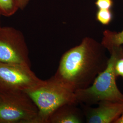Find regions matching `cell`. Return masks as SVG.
<instances>
[{"label":"cell","instance_id":"1","mask_svg":"<svg viewBox=\"0 0 123 123\" xmlns=\"http://www.w3.org/2000/svg\"><path fill=\"white\" fill-rule=\"evenodd\" d=\"M106 50L101 43L85 37L63 54L53 76L74 92L88 88L107 66Z\"/></svg>","mask_w":123,"mask_h":123},{"label":"cell","instance_id":"2","mask_svg":"<svg viewBox=\"0 0 123 123\" xmlns=\"http://www.w3.org/2000/svg\"><path fill=\"white\" fill-rule=\"evenodd\" d=\"M110 53V57L105 69L98 75L89 87L75 92L78 104L90 106L102 101L123 102V94L116 83L115 71L116 62L123 57V47L114 49Z\"/></svg>","mask_w":123,"mask_h":123},{"label":"cell","instance_id":"3","mask_svg":"<svg viewBox=\"0 0 123 123\" xmlns=\"http://www.w3.org/2000/svg\"><path fill=\"white\" fill-rule=\"evenodd\" d=\"M26 92L37 106L41 123H48L53 113L66 104H78L75 92L53 76Z\"/></svg>","mask_w":123,"mask_h":123},{"label":"cell","instance_id":"4","mask_svg":"<svg viewBox=\"0 0 123 123\" xmlns=\"http://www.w3.org/2000/svg\"><path fill=\"white\" fill-rule=\"evenodd\" d=\"M0 123H41L38 110L25 91L0 92Z\"/></svg>","mask_w":123,"mask_h":123},{"label":"cell","instance_id":"5","mask_svg":"<svg viewBox=\"0 0 123 123\" xmlns=\"http://www.w3.org/2000/svg\"><path fill=\"white\" fill-rule=\"evenodd\" d=\"M31 66L0 62V92L26 91L43 84Z\"/></svg>","mask_w":123,"mask_h":123},{"label":"cell","instance_id":"6","mask_svg":"<svg viewBox=\"0 0 123 123\" xmlns=\"http://www.w3.org/2000/svg\"><path fill=\"white\" fill-rule=\"evenodd\" d=\"M0 62L31 66L24 36L22 31L12 26L0 27Z\"/></svg>","mask_w":123,"mask_h":123},{"label":"cell","instance_id":"7","mask_svg":"<svg viewBox=\"0 0 123 123\" xmlns=\"http://www.w3.org/2000/svg\"><path fill=\"white\" fill-rule=\"evenodd\" d=\"M96 108L84 107V115L88 123H114L123 113V102L102 101Z\"/></svg>","mask_w":123,"mask_h":123},{"label":"cell","instance_id":"8","mask_svg":"<svg viewBox=\"0 0 123 123\" xmlns=\"http://www.w3.org/2000/svg\"><path fill=\"white\" fill-rule=\"evenodd\" d=\"M77 104H66L55 110L49 117L48 123H80L83 121V114Z\"/></svg>","mask_w":123,"mask_h":123},{"label":"cell","instance_id":"9","mask_svg":"<svg viewBox=\"0 0 123 123\" xmlns=\"http://www.w3.org/2000/svg\"><path fill=\"white\" fill-rule=\"evenodd\" d=\"M101 43L110 53L114 49L122 47L123 44V29L120 32L105 30L103 32Z\"/></svg>","mask_w":123,"mask_h":123},{"label":"cell","instance_id":"10","mask_svg":"<svg viewBox=\"0 0 123 123\" xmlns=\"http://www.w3.org/2000/svg\"><path fill=\"white\" fill-rule=\"evenodd\" d=\"M19 9L17 0H0V12L2 16L10 17Z\"/></svg>","mask_w":123,"mask_h":123},{"label":"cell","instance_id":"11","mask_svg":"<svg viewBox=\"0 0 123 123\" xmlns=\"http://www.w3.org/2000/svg\"><path fill=\"white\" fill-rule=\"evenodd\" d=\"M96 20L103 25H108L112 22L113 14L111 10L98 9L96 14Z\"/></svg>","mask_w":123,"mask_h":123},{"label":"cell","instance_id":"12","mask_svg":"<svg viewBox=\"0 0 123 123\" xmlns=\"http://www.w3.org/2000/svg\"><path fill=\"white\" fill-rule=\"evenodd\" d=\"M95 4L98 9L111 10L114 2L113 0H96Z\"/></svg>","mask_w":123,"mask_h":123},{"label":"cell","instance_id":"13","mask_svg":"<svg viewBox=\"0 0 123 123\" xmlns=\"http://www.w3.org/2000/svg\"><path fill=\"white\" fill-rule=\"evenodd\" d=\"M115 71L117 76H121L123 78V57L119 58L116 62Z\"/></svg>","mask_w":123,"mask_h":123},{"label":"cell","instance_id":"14","mask_svg":"<svg viewBox=\"0 0 123 123\" xmlns=\"http://www.w3.org/2000/svg\"><path fill=\"white\" fill-rule=\"evenodd\" d=\"M30 0H17L19 9L23 10L26 8Z\"/></svg>","mask_w":123,"mask_h":123},{"label":"cell","instance_id":"15","mask_svg":"<svg viewBox=\"0 0 123 123\" xmlns=\"http://www.w3.org/2000/svg\"><path fill=\"white\" fill-rule=\"evenodd\" d=\"M114 123H123V113L119 118L115 121Z\"/></svg>","mask_w":123,"mask_h":123},{"label":"cell","instance_id":"16","mask_svg":"<svg viewBox=\"0 0 123 123\" xmlns=\"http://www.w3.org/2000/svg\"><path fill=\"white\" fill-rule=\"evenodd\" d=\"M1 16H2L1 15V13H0V17H1ZM1 26H0V27H1Z\"/></svg>","mask_w":123,"mask_h":123}]
</instances>
